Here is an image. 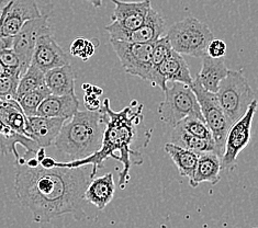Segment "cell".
<instances>
[{
    "instance_id": "8992f818",
    "label": "cell",
    "mask_w": 258,
    "mask_h": 228,
    "mask_svg": "<svg viewBox=\"0 0 258 228\" xmlns=\"http://www.w3.org/2000/svg\"><path fill=\"white\" fill-rule=\"evenodd\" d=\"M164 100L158 107V114L166 124L175 127L187 116H200V104L194 90L188 85L181 83H169L164 90Z\"/></svg>"
},
{
    "instance_id": "6da1fadb",
    "label": "cell",
    "mask_w": 258,
    "mask_h": 228,
    "mask_svg": "<svg viewBox=\"0 0 258 228\" xmlns=\"http://www.w3.org/2000/svg\"><path fill=\"white\" fill-rule=\"evenodd\" d=\"M90 180L83 167L44 168L16 164V195L36 223H50L63 215H72L77 220L85 218L84 194Z\"/></svg>"
},
{
    "instance_id": "277c9868",
    "label": "cell",
    "mask_w": 258,
    "mask_h": 228,
    "mask_svg": "<svg viewBox=\"0 0 258 228\" xmlns=\"http://www.w3.org/2000/svg\"><path fill=\"white\" fill-rule=\"evenodd\" d=\"M166 36L174 51L192 57H202L207 54L209 43L213 40L212 31L207 24L194 17L174 23Z\"/></svg>"
},
{
    "instance_id": "f1b7e54d",
    "label": "cell",
    "mask_w": 258,
    "mask_h": 228,
    "mask_svg": "<svg viewBox=\"0 0 258 228\" xmlns=\"http://www.w3.org/2000/svg\"><path fill=\"white\" fill-rule=\"evenodd\" d=\"M97 46L98 44H94L93 41L78 38L71 44L70 53L73 56L81 58L84 61H87L95 54Z\"/></svg>"
},
{
    "instance_id": "d6986e66",
    "label": "cell",
    "mask_w": 258,
    "mask_h": 228,
    "mask_svg": "<svg viewBox=\"0 0 258 228\" xmlns=\"http://www.w3.org/2000/svg\"><path fill=\"white\" fill-rule=\"evenodd\" d=\"M221 157L216 151H208L199 154L198 165L195 175L189 179V183L192 188H197L202 182H209L212 186L221 180Z\"/></svg>"
},
{
    "instance_id": "d6a6232c",
    "label": "cell",
    "mask_w": 258,
    "mask_h": 228,
    "mask_svg": "<svg viewBox=\"0 0 258 228\" xmlns=\"http://www.w3.org/2000/svg\"><path fill=\"white\" fill-rule=\"evenodd\" d=\"M0 61L11 73H19V75H21L20 59L12 47L6 48V50L0 52Z\"/></svg>"
},
{
    "instance_id": "f546056e",
    "label": "cell",
    "mask_w": 258,
    "mask_h": 228,
    "mask_svg": "<svg viewBox=\"0 0 258 228\" xmlns=\"http://www.w3.org/2000/svg\"><path fill=\"white\" fill-rule=\"evenodd\" d=\"M174 52V48L171 47L170 42L167 36H161L154 43V48L152 53V63L153 67H155L162 63L163 60L167 58L169 55Z\"/></svg>"
},
{
    "instance_id": "4316f807",
    "label": "cell",
    "mask_w": 258,
    "mask_h": 228,
    "mask_svg": "<svg viewBox=\"0 0 258 228\" xmlns=\"http://www.w3.org/2000/svg\"><path fill=\"white\" fill-rule=\"evenodd\" d=\"M48 95H51L50 90L46 87V85H43L39 88L22 95L18 98L17 101L20 104L24 114L27 116H34L36 115V111H38L40 104Z\"/></svg>"
},
{
    "instance_id": "4dcf8cb0",
    "label": "cell",
    "mask_w": 258,
    "mask_h": 228,
    "mask_svg": "<svg viewBox=\"0 0 258 228\" xmlns=\"http://www.w3.org/2000/svg\"><path fill=\"white\" fill-rule=\"evenodd\" d=\"M21 75L10 73L4 78H0V96L17 100V89Z\"/></svg>"
},
{
    "instance_id": "30bf717a",
    "label": "cell",
    "mask_w": 258,
    "mask_h": 228,
    "mask_svg": "<svg viewBox=\"0 0 258 228\" xmlns=\"http://www.w3.org/2000/svg\"><path fill=\"white\" fill-rule=\"evenodd\" d=\"M112 3L114 4V11L111 17L112 22L106 27L110 39L115 38L122 32H128L140 28L152 9L151 0H141V2L112 0Z\"/></svg>"
},
{
    "instance_id": "7c38bea8",
    "label": "cell",
    "mask_w": 258,
    "mask_h": 228,
    "mask_svg": "<svg viewBox=\"0 0 258 228\" xmlns=\"http://www.w3.org/2000/svg\"><path fill=\"white\" fill-rule=\"evenodd\" d=\"M149 82L164 91L168 83H181L190 86L194 82V77L182 55L174 51L161 64L153 67Z\"/></svg>"
},
{
    "instance_id": "ba28073f",
    "label": "cell",
    "mask_w": 258,
    "mask_h": 228,
    "mask_svg": "<svg viewBox=\"0 0 258 228\" xmlns=\"http://www.w3.org/2000/svg\"><path fill=\"white\" fill-rule=\"evenodd\" d=\"M113 51L128 75L149 82L153 69L152 53L154 43H131L110 40Z\"/></svg>"
},
{
    "instance_id": "836d02e7",
    "label": "cell",
    "mask_w": 258,
    "mask_h": 228,
    "mask_svg": "<svg viewBox=\"0 0 258 228\" xmlns=\"http://www.w3.org/2000/svg\"><path fill=\"white\" fill-rule=\"evenodd\" d=\"M226 53L225 42L219 39H213L207 47V54L213 58L224 57Z\"/></svg>"
},
{
    "instance_id": "7a4b0ae2",
    "label": "cell",
    "mask_w": 258,
    "mask_h": 228,
    "mask_svg": "<svg viewBox=\"0 0 258 228\" xmlns=\"http://www.w3.org/2000/svg\"><path fill=\"white\" fill-rule=\"evenodd\" d=\"M143 104L132 101L127 107L119 112L110 108L108 98L103 100L100 111L102 112V121L104 131L102 144L93 155L84 159L71 160L67 163H55V167H86L91 165V179L97 176V172L103 167V163L109 158L118 160L123 165L120 172V189H125L130 181V169L132 165H142L143 159L139 149L144 148L149 144L151 136L140 137V127L143 125Z\"/></svg>"
},
{
    "instance_id": "74e56055",
    "label": "cell",
    "mask_w": 258,
    "mask_h": 228,
    "mask_svg": "<svg viewBox=\"0 0 258 228\" xmlns=\"http://www.w3.org/2000/svg\"><path fill=\"white\" fill-rule=\"evenodd\" d=\"M87 2L93 5L95 8H100L102 5V0H87Z\"/></svg>"
},
{
    "instance_id": "1f68e13d",
    "label": "cell",
    "mask_w": 258,
    "mask_h": 228,
    "mask_svg": "<svg viewBox=\"0 0 258 228\" xmlns=\"http://www.w3.org/2000/svg\"><path fill=\"white\" fill-rule=\"evenodd\" d=\"M83 89L85 90V106L89 111L99 110L101 104L99 101V96L102 95V89L89 84H84Z\"/></svg>"
},
{
    "instance_id": "83f0119b",
    "label": "cell",
    "mask_w": 258,
    "mask_h": 228,
    "mask_svg": "<svg viewBox=\"0 0 258 228\" xmlns=\"http://www.w3.org/2000/svg\"><path fill=\"white\" fill-rule=\"evenodd\" d=\"M177 125H180L188 133L195 135L197 137L213 140L210 128H209L205 119L200 118V116H187V118L178 123Z\"/></svg>"
},
{
    "instance_id": "e575fe53",
    "label": "cell",
    "mask_w": 258,
    "mask_h": 228,
    "mask_svg": "<svg viewBox=\"0 0 258 228\" xmlns=\"http://www.w3.org/2000/svg\"><path fill=\"white\" fill-rule=\"evenodd\" d=\"M55 163H56V162H55L54 158H52V157H45L40 163V165L42 166V167H44V168H53V167H55Z\"/></svg>"
},
{
    "instance_id": "8d00e7d4",
    "label": "cell",
    "mask_w": 258,
    "mask_h": 228,
    "mask_svg": "<svg viewBox=\"0 0 258 228\" xmlns=\"http://www.w3.org/2000/svg\"><path fill=\"white\" fill-rule=\"evenodd\" d=\"M10 73L11 72L7 68H6V66L2 63V61H0V78L8 76V75H10Z\"/></svg>"
},
{
    "instance_id": "484cf974",
    "label": "cell",
    "mask_w": 258,
    "mask_h": 228,
    "mask_svg": "<svg viewBox=\"0 0 258 228\" xmlns=\"http://www.w3.org/2000/svg\"><path fill=\"white\" fill-rule=\"evenodd\" d=\"M43 85H45V72L42 71L39 67L31 64L20 77L17 89V99L22 95L39 88Z\"/></svg>"
},
{
    "instance_id": "e0dca14e",
    "label": "cell",
    "mask_w": 258,
    "mask_h": 228,
    "mask_svg": "<svg viewBox=\"0 0 258 228\" xmlns=\"http://www.w3.org/2000/svg\"><path fill=\"white\" fill-rule=\"evenodd\" d=\"M79 110V100L75 92L70 95H48L42 101L36 115L69 120Z\"/></svg>"
},
{
    "instance_id": "52a82bcc",
    "label": "cell",
    "mask_w": 258,
    "mask_h": 228,
    "mask_svg": "<svg viewBox=\"0 0 258 228\" xmlns=\"http://www.w3.org/2000/svg\"><path fill=\"white\" fill-rule=\"evenodd\" d=\"M190 87L198 99L202 116L210 128L214 144H216L218 154L221 157L223 155L227 132H229L233 122L227 118L223 109L221 108L216 92L207 90L197 78H194Z\"/></svg>"
},
{
    "instance_id": "ac0fdd59",
    "label": "cell",
    "mask_w": 258,
    "mask_h": 228,
    "mask_svg": "<svg viewBox=\"0 0 258 228\" xmlns=\"http://www.w3.org/2000/svg\"><path fill=\"white\" fill-rule=\"evenodd\" d=\"M114 192L115 184L113 175L109 172L104 176L91 179L84 196L86 202L93 204L99 211H102L112 201Z\"/></svg>"
},
{
    "instance_id": "3957f363",
    "label": "cell",
    "mask_w": 258,
    "mask_h": 228,
    "mask_svg": "<svg viewBox=\"0 0 258 228\" xmlns=\"http://www.w3.org/2000/svg\"><path fill=\"white\" fill-rule=\"evenodd\" d=\"M102 112L77 111L71 119L66 120L60 128L54 145L56 149L71 160L84 159L93 155L101 147L103 137Z\"/></svg>"
},
{
    "instance_id": "9a60e30c",
    "label": "cell",
    "mask_w": 258,
    "mask_h": 228,
    "mask_svg": "<svg viewBox=\"0 0 258 228\" xmlns=\"http://www.w3.org/2000/svg\"><path fill=\"white\" fill-rule=\"evenodd\" d=\"M66 120L60 118H47V116H28L27 136L33 139L40 147H46L54 144L60 128Z\"/></svg>"
},
{
    "instance_id": "44dd1931",
    "label": "cell",
    "mask_w": 258,
    "mask_h": 228,
    "mask_svg": "<svg viewBox=\"0 0 258 228\" xmlns=\"http://www.w3.org/2000/svg\"><path fill=\"white\" fill-rule=\"evenodd\" d=\"M19 144L26 148V151L36 153L40 146L35 143L33 139L15 132L14 129L9 127L0 118V153L4 155L12 154L15 159H18L19 153L17 150V145Z\"/></svg>"
},
{
    "instance_id": "4fadbf2b",
    "label": "cell",
    "mask_w": 258,
    "mask_h": 228,
    "mask_svg": "<svg viewBox=\"0 0 258 228\" xmlns=\"http://www.w3.org/2000/svg\"><path fill=\"white\" fill-rule=\"evenodd\" d=\"M3 8L6 17L2 36H15L27 21L43 16L36 0H7Z\"/></svg>"
},
{
    "instance_id": "ffe728a7",
    "label": "cell",
    "mask_w": 258,
    "mask_h": 228,
    "mask_svg": "<svg viewBox=\"0 0 258 228\" xmlns=\"http://www.w3.org/2000/svg\"><path fill=\"white\" fill-rule=\"evenodd\" d=\"M201 58V70L196 78L199 80V83L207 90L211 92H217L220 83L226 77L227 72L230 70L225 66L224 57L213 58L209 56L208 54H205Z\"/></svg>"
},
{
    "instance_id": "7402d4cb",
    "label": "cell",
    "mask_w": 258,
    "mask_h": 228,
    "mask_svg": "<svg viewBox=\"0 0 258 228\" xmlns=\"http://www.w3.org/2000/svg\"><path fill=\"white\" fill-rule=\"evenodd\" d=\"M45 85L52 95L63 96L75 92V73L67 64L55 67L45 72Z\"/></svg>"
},
{
    "instance_id": "cb8c5ba5",
    "label": "cell",
    "mask_w": 258,
    "mask_h": 228,
    "mask_svg": "<svg viewBox=\"0 0 258 228\" xmlns=\"http://www.w3.org/2000/svg\"><path fill=\"white\" fill-rule=\"evenodd\" d=\"M173 128L174 131L171 133L170 139H169L170 143L180 146L182 148L192 150L197 154H202V153H208V151H216L218 154L217 146L214 144V140L197 137L195 135L188 133L186 129H183L180 125H176Z\"/></svg>"
},
{
    "instance_id": "8fae6325",
    "label": "cell",
    "mask_w": 258,
    "mask_h": 228,
    "mask_svg": "<svg viewBox=\"0 0 258 228\" xmlns=\"http://www.w3.org/2000/svg\"><path fill=\"white\" fill-rule=\"evenodd\" d=\"M48 30H51L48 17L43 15L39 18H34V19L27 21L19 32L14 36L12 48L20 59L21 75L31 65L34 48L39 36Z\"/></svg>"
},
{
    "instance_id": "603a6c76",
    "label": "cell",
    "mask_w": 258,
    "mask_h": 228,
    "mask_svg": "<svg viewBox=\"0 0 258 228\" xmlns=\"http://www.w3.org/2000/svg\"><path fill=\"white\" fill-rule=\"evenodd\" d=\"M164 149L173 159L181 177H187L188 179L194 177L197 165H198L199 154L182 148V147L170 143V141L165 145Z\"/></svg>"
},
{
    "instance_id": "5bb4252c",
    "label": "cell",
    "mask_w": 258,
    "mask_h": 228,
    "mask_svg": "<svg viewBox=\"0 0 258 228\" xmlns=\"http://www.w3.org/2000/svg\"><path fill=\"white\" fill-rule=\"evenodd\" d=\"M31 64L39 67L44 72L55 67L70 64L69 57L55 40L52 30H48L39 36Z\"/></svg>"
},
{
    "instance_id": "9c48e42d",
    "label": "cell",
    "mask_w": 258,
    "mask_h": 228,
    "mask_svg": "<svg viewBox=\"0 0 258 228\" xmlns=\"http://www.w3.org/2000/svg\"><path fill=\"white\" fill-rule=\"evenodd\" d=\"M257 107L258 101L255 99L250 103L246 113L231 125L226 135L223 155L221 156L222 170H234L236 167L238 155L249 144L251 125H253V119L257 111Z\"/></svg>"
},
{
    "instance_id": "2e32d148",
    "label": "cell",
    "mask_w": 258,
    "mask_h": 228,
    "mask_svg": "<svg viewBox=\"0 0 258 228\" xmlns=\"http://www.w3.org/2000/svg\"><path fill=\"white\" fill-rule=\"evenodd\" d=\"M165 27L166 24L162 16L152 8L147 15L146 20L140 28L128 31V32H122L110 40L131 43H153L164 34Z\"/></svg>"
},
{
    "instance_id": "5b68a950",
    "label": "cell",
    "mask_w": 258,
    "mask_h": 228,
    "mask_svg": "<svg viewBox=\"0 0 258 228\" xmlns=\"http://www.w3.org/2000/svg\"><path fill=\"white\" fill-rule=\"evenodd\" d=\"M221 108L233 123L246 113L256 97L242 70H229L216 92Z\"/></svg>"
},
{
    "instance_id": "d4e9b609",
    "label": "cell",
    "mask_w": 258,
    "mask_h": 228,
    "mask_svg": "<svg viewBox=\"0 0 258 228\" xmlns=\"http://www.w3.org/2000/svg\"><path fill=\"white\" fill-rule=\"evenodd\" d=\"M0 118L15 132L27 136L28 116L16 99H9L0 107Z\"/></svg>"
},
{
    "instance_id": "d590c367",
    "label": "cell",
    "mask_w": 258,
    "mask_h": 228,
    "mask_svg": "<svg viewBox=\"0 0 258 228\" xmlns=\"http://www.w3.org/2000/svg\"><path fill=\"white\" fill-rule=\"evenodd\" d=\"M45 157H46L45 148H44V147H40V148L38 149V151H36V158H38V160L41 163L42 160L44 159Z\"/></svg>"
}]
</instances>
